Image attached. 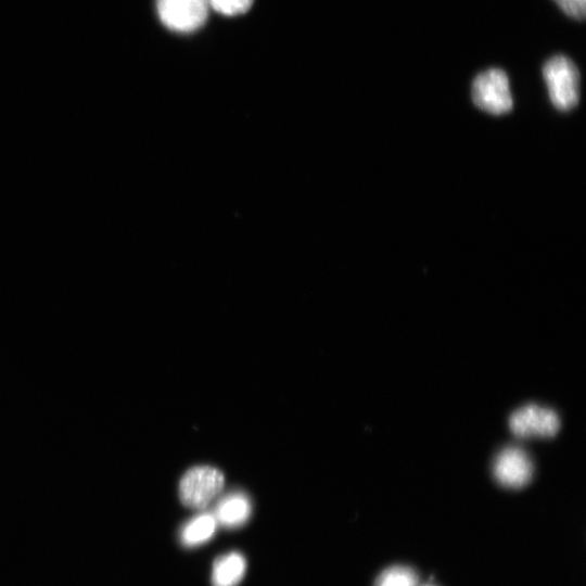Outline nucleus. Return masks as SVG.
I'll list each match as a JSON object with an SVG mask.
<instances>
[{"mask_svg":"<svg viewBox=\"0 0 586 586\" xmlns=\"http://www.w3.org/2000/svg\"><path fill=\"white\" fill-rule=\"evenodd\" d=\"M552 104L560 111H569L578 102L579 74L575 64L566 56L549 59L543 68Z\"/></svg>","mask_w":586,"mask_h":586,"instance_id":"1","label":"nucleus"},{"mask_svg":"<svg viewBox=\"0 0 586 586\" xmlns=\"http://www.w3.org/2000/svg\"><path fill=\"white\" fill-rule=\"evenodd\" d=\"M224 484L225 477L218 469L193 467L180 480L179 497L186 507L202 510L220 494Z\"/></svg>","mask_w":586,"mask_h":586,"instance_id":"2","label":"nucleus"},{"mask_svg":"<svg viewBox=\"0 0 586 586\" xmlns=\"http://www.w3.org/2000/svg\"><path fill=\"white\" fill-rule=\"evenodd\" d=\"M472 99L475 105L488 113L509 112L513 101L507 74L500 68H489L477 75L472 85Z\"/></svg>","mask_w":586,"mask_h":586,"instance_id":"3","label":"nucleus"},{"mask_svg":"<svg viewBox=\"0 0 586 586\" xmlns=\"http://www.w3.org/2000/svg\"><path fill=\"white\" fill-rule=\"evenodd\" d=\"M509 429L521 438L551 437L560 429V419L551 408L526 404L510 415Z\"/></svg>","mask_w":586,"mask_h":586,"instance_id":"4","label":"nucleus"},{"mask_svg":"<svg viewBox=\"0 0 586 586\" xmlns=\"http://www.w3.org/2000/svg\"><path fill=\"white\" fill-rule=\"evenodd\" d=\"M158 16L171 30L190 33L203 25L207 17V0H157Z\"/></svg>","mask_w":586,"mask_h":586,"instance_id":"5","label":"nucleus"},{"mask_svg":"<svg viewBox=\"0 0 586 586\" xmlns=\"http://www.w3.org/2000/svg\"><path fill=\"white\" fill-rule=\"evenodd\" d=\"M493 475L505 487L520 488L533 476V462L528 454L519 446L502 448L493 461Z\"/></svg>","mask_w":586,"mask_h":586,"instance_id":"6","label":"nucleus"},{"mask_svg":"<svg viewBox=\"0 0 586 586\" xmlns=\"http://www.w3.org/2000/svg\"><path fill=\"white\" fill-rule=\"evenodd\" d=\"M252 513L249 497L243 493H230L221 497L214 509L218 525L233 530L243 526Z\"/></svg>","mask_w":586,"mask_h":586,"instance_id":"7","label":"nucleus"},{"mask_svg":"<svg viewBox=\"0 0 586 586\" xmlns=\"http://www.w3.org/2000/svg\"><path fill=\"white\" fill-rule=\"evenodd\" d=\"M246 559L238 551L217 557L212 565V586H238L246 573Z\"/></svg>","mask_w":586,"mask_h":586,"instance_id":"8","label":"nucleus"},{"mask_svg":"<svg viewBox=\"0 0 586 586\" xmlns=\"http://www.w3.org/2000/svg\"><path fill=\"white\" fill-rule=\"evenodd\" d=\"M217 521L213 513L201 512L190 519L179 532V542L186 548H195L204 545L214 536Z\"/></svg>","mask_w":586,"mask_h":586,"instance_id":"9","label":"nucleus"},{"mask_svg":"<svg viewBox=\"0 0 586 586\" xmlns=\"http://www.w3.org/2000/svg\"><path fill=\"white\" fill-rule=\"evenodd\" d=\"M419 576L410 566L393 565L380 573L374 586H418Z\"/></svg>","mask_w":586,"mask_h":586,"instance_id":"10","label":"nucleus"},{"mask_svg":"<svg viewBox=\"0 0 586 586\" xmlns=\"http://www.w3.org/2000/svg\"><path fill=\"white\" fill-rule=\"evenodd\" d=\"M208 5L224 15H238L246 12L253 0H207Z\"/></svg>","mask_w":586,"mask_h":586,"instance_id":"11","label":"nucleus"},{"mask_svg":"<svg viewBox=\"0 0 586 586\" xmlns=\"http://www.w3.org/2000/svg\"><path fill=\"white\" fill-rule=\"evenodd\" d=\"M563 12L576 20H583L586 14V0H555Z\"/></svg>","mask_w":586,"mask_h":586,"instance_id":"12","label":"nucleus"},{"mask_svg":"<svg viewBox=\"0 0 586 586\" xmlns=\"http://www.w3.org/2000/svg\"><path fill=\"white\" fill-rule=\"evenodd\" d=\"M425 586H432V585H425Z\"/></svg>","mask_w":586,"mask_h":586,"instance_id":"13","label":"nucleus"}]
</instances>
